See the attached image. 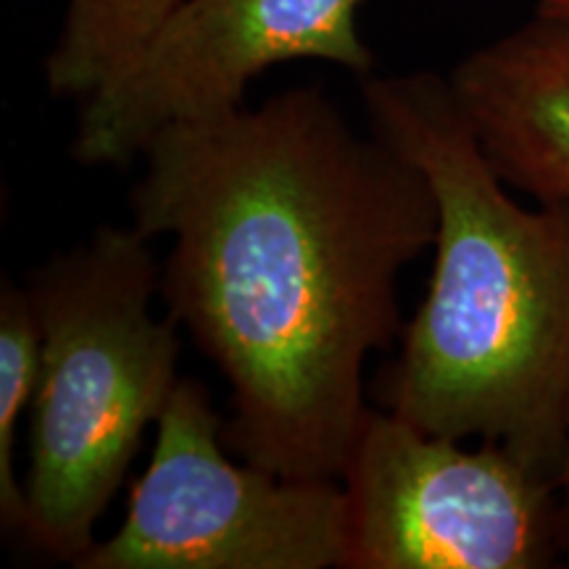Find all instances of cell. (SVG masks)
I'll return each mask as SVG.
<instances>
[{
	"label": "cell",
	"instance_id": "obj_1",
	"mask_svg": "<svg viewBox=\"0 0 569 569\" xmlns=\"http://www.w3.org/2000/svg\"><path fill=\"white\" fill-rule=\"evenodd\" d=\"M140 156L132 227L172 240L161 293L230 382V451L340 480L367 356L403 332L398 277L436 246L425 174L322 88L172 124Z\"/></svg>",
	"mask_w": 569,
	"mask_h": 569
},
{
	"label": "cell",
	"instance_id": "obj_2",
	"mask_svg": "<svg viewBox=\"0 0 569 569\" xmlns=\"http://www.w3.org/2000/svg\"><path fill=\"white\" fill-rule=\"evenodd\" d=\"M369 132L425 174L436 267L382 409L427 432L498 443L557 482L569 409V203L515 201L436 71L361 80Z\"/></svg>",
	"mask_w": 569,
	"mask_h": 569
},
{
	"label": "cell",
	"instance_id": "obj_3",
	"mask_svg": "<svg viewBox=\"0 0 569 569\" xmlns=\"http://www.w3.org/2000/svg\"><path fill=\"white\" fill-rule=\"evenodd\" d=\"M134 227H98L27 282L40 325V377L24 475V538L77 565L96 546L148 427L180 375L172 317H153L161 272Z\"/></svg>",
	"mask_w": 569,
	"mask_h": 569
},
{
	"label": "cell",
	"instance_id": "obj_4",
	"mask_svg": "<svg viewBox=\"0 0 569 569\" xmlns=\"http://www.w3.org/2000/svg\"><path fill=\"white\" fill-rule=\"evenodd\" d=\"M209 390L177 382L119 530L77 569H343L340 480L282 478L230 459Z\"/></svg>",
	"mask_w": 569,
	"mask_h": 569
},
{
	"label": "cell",
	"instance_id": "obj_5",
	"mask_svg": "<svg viewBox=\"0 0 569 569\" xmlns=\"http://www.w3.org/2000/svg\"><path fill=\"white\" fill-rule=\"evenodd\" d=\"M340 480L343 569H540L565 546L551 478L382 407H367Z\"/></svg>",
	"mask_w": 569,
	"mask_h": 569
},
{
	"label": "cell",
	"instance_id": "obj_6",
	"mask_svg": "<svg viewBox=\"0 0 569 569\" xmlns=\"http://www.w3.org/2000/svg\"><path fill=\"white\" fill-rule=\"evenodd\" d=\"M365 0H180L142 51L82 101L71 159L122 167L172 124L243 106L264 71L325 61L365 80L375 53L361 38Z\"/></svg>",
	"mask_w": 569,
	"mask_h": 569
},
{
	"label": "cell",
	"instance_id": "obj_7",
	"mask_svg": "<svg viewBox=\"0 0 569 569\" xmlns=\"http://www.w3.org/2000/svg\"><path fill=\"white\" fill-rule=\"evenodd\" d=\"M446 77L498 177L538 203H569V17L536 11Z\"/></svg>",
	"mask_w": 569,
	"mask_h": 569
},
{
	"label": "cell",
	"instance_id": "obj_8",
	"mask_svg": "<svg viewBox=\"0 0 569 569\" xmlns=\"http://www.w3.org/2000/svg\"><path fill=\"white\" fill-rule=\"evenodd\" d=\"M180 0H67L59 40L46 59L53 98L92 96L142 51Z\"/></svg>",
	"mask_w": 569,
	"mask_h": 569
},
{
	"label": "cell",
	"instance_id": "obj_9",
	"mask_svg": "<svg viewBox=\"0 0 569 569\" xmlns=\"http://www.w3.org/2000/svg\"><path fill=\"white\" fill-rule=\"evenodd\" d=\"M40 377V325L30 293L13 282L0 290V519L24 536V480L17 478L19 419L34 401Z\"/></svg>",
	"mask_w": 569,
	"mask_h": 569
},
{
	"label": "cell",
	"instance_id": "obj_10",
	"mask_svg": "<svg viewBox=\"0 0 569 569\" xmlns=\"http://www.w3.org/2000/svg\"><path fill=\"white\" fill-rule=\"evenodd\" d=\"M557 496H559V522H561V543L569 549V409H567V438L565 453L557 475Z\"/></svg>",
	"mask_w": 569,
	"mask_h": 569
},
{
	"label": "cell",
	"instance_id": "obj_11",
	"mask_svg": "<svg viewBox=\"0 0 569 569\" xmlns=\"http://www.w3.org/2000/svg\"><path fill=\"white\" fill-rule=\"evenodd\" d=\"M536 11L553 13V17H569V0H538Z\"/></svg>",
	"mask_w": 569,
	"mask_h": 569
}]
</instances>
